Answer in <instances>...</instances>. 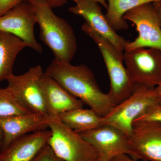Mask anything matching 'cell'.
I'll list each match as a JSON object with an SVG mask.
<instances>
[{
	"instance_id": "cell-5",
	"label": "cell",
	"mask_w": 161,
	"mask_h": 161,
	"mask_svg": "<svg viewBox=\"0 0 161 161\" xmlns=\"http://www.w3.org/2000/svg\"><path fill=\"white\" fill-rule=\"evenodd\" d=\"M157 103H160L155 88L135 85L132 95L114 107L102 118V124L112 126L130 136L134 121Z\"/></svg>"
},
{
	"instance_id": "cell-12",
	"label": "cell",
	"mask_w": 161,
	"mask_h": 161,
	"mask_svg": "<svg viewBox=\"0 0 161 161\" xmlns=\"http://www.w3.org/2000/svg\"><path fill=\"white\" fill-rule=\"evenodd\" d=\"M75 6L69 11L75 15L81 16L90 27L112 43L119 51L124 53L129 41L119 36L110 26L103 13L101 6L93 0H72Z\"/></svg>"
},
{
	"instance_id": "cell-9",
	"label": "cell",
	"mask_w": 161,
	"mask_h": 161,
	"mask_svg": "<svg viewBox=\"0 0 161 161\" xmlns=\"http://www.w3.org/2000/svg\"><path fill=\"white\" fill-rule=\"evenodd\" d=\"M79 134L97 150V161H110L121 154H128L135 159L130 136L115 127L101 124L95 129Z\"/></svg>"
},
{
	"instance_id": "cell-18",
	"label": "cell",
	"mask_w": 161,
	"mask_h": 161,
	"mask_svg": "<svg viewBox=\"0 0 161 161\" xmlns=\"http://www.w3.org/2000/svg\"><path fill=\"white\" fill-rule=\"evenodd\" d=\"M106 19L115 31L125 30L128 27L127 21L123 19L127 12L137 6L161 0H108Z\"/></svg>"
},
{
	"instance_id": "cell-1",
	"label": "cell",
	"mask_w": 161,
	"mask_h": 161,
	"mask_svg": "<svg viewBox=\"0 0 161 161\" xmlns=\"http://www.w3.org/2000/svg\"><path fill=\"white\" fill-rule=\"evenodd\" d=\"M44 73L102 118L115 106L108 93L101 91L94 73L86 64L74 65L54 59Z\"/></svg>"
},
{
	"instance_id": "cell-10",
	"label": "cell",
	"mask_w": 161,
	"mask_h": 161,
	"mask_svg": "<svg viewBox=\"0 0 161 161\" xmlns=\"http://www.w3.org/2000/svg\"><path fill=\"white\" fill-rule=\"evenodd\" d=\"M37 18L29 2L23 1L0 16V31L16 36L29 45V47L39 53L42 46L35 37L34 26Z\"/></svg>"
},
{
	"instance_id": "cell-13",
	"label": "cell",
	"mask_w": 161,
	"mask_h": 161,
	"mask_svg": "<svg viewBox=\"0 0 161 161\" xmlns=\"http://www.w3.org/2000/svg\"><path fill=\"white\" fill-rule=\"evenodd\" d=\"M51 130L32 132L18 137L0 152V161H30L48 144Z\"/></svg>"
},
{
	"instance_id": "cell-27",
	"label": "cell",
	"mask_w": 161,
	"mask_h": 161,
	"mask_svg": "<svg viewBox=\"0 0 161 161\" xmlns=\"http://www.w3.org/2000/svg\"><path fill=\"white\" fill-rule=\"evenodd\" d=\"M93 1L97 2L102 6H103L106 9L108 8V4H107L106 0H93Z\"/></svg>"
},
{
	"instance_id": "cell-6",
	"label": "cell",
	"mask_w": 161,
	"mask_h": 161,
	"mask_svg": "<svg viewBox=\"0 0 161 161\" xmlns=\"http://www.w3.org/2000/svg\"><path fill=\"white\" fill-rule=\"evenodd\" d=\"M124 60L128 75L135 85L155 88L161 80V52L140 47L125 51Z\"/></svg>"
},
{
	"instance_id": "cell-24",
	"label": "cell",
	"mask_w": 161,
	"mask_h": 161,
	"mask_svg": "<svg viewBox=\"0 0 161 161\" xmlns=\"http://www.w3.org/2000/svg\"><path fill=\"white\" fill-rule=\"evenodd\" d=\"M110 161H146L142 160H136L126 154H121L116 156Z\"/></svg>"
},
{
	"instance_id": "cell-22",
	"label": "cell",
	"mask_w": 161,
	"mask_h": 161,
	"mask_svg": "<svg viewBox=\"0 0 161 161\" xmlns=\"http://www.w3.org/2000/svg\"><path fill=\"white\" fill-rule=\"evenodd\" d=\"M23 2V0H0V16Z\"/></svg>"
},
{
	"instance_id": "cell-8",
	"label": "cell",
	"mask_w": 161,
	"mask_h": 161,
	"mask_svg": "<svg viewBox=\"0 0 161 161\" xmlns=\"http://www.w3.org/2000/svg\"><path fill=\"white\" fill-rule=\"evenodd\" d=\"M43 72L40 65L30 68L22 75H12L7 79V89L23 106L31 112L46 115L41 86Z\"/></svg>"
},
{
	"instance_id": "cell-16",
	"label": "cell",
	"mask_w": 161,
	"mask_h": 161,
	"mask_svg": "<svg viewBox=\"0 0 161 161\" xmlns=\"http://www.w3.org/2000/svg\"><path fill=\"white\" fill-rule=\"evenodd\" d=\"M29 45L16 36L0 31V81L13 75V69L18 55Z\"/></svg>"
},
{
	"instance_id": "cell-20",
	"label": "cell",
	"mask_w": 161,
	"mask_h": 161,
	"mask_svg": "<svg viewBox=\"0 0 161 161\" xmlns=\"http://www.w3.org/2000/svg\"><path fill=\"white\" fill-rule=\"evenodd\" d=\"M30 161H64L59 158L48 144L39 151Z\"/></svg>"
},
{
	"instance_id": "cell-3",
	"label": "cell",
	"mask_w": 161,
	"mask_h": 161,
	"mask_svg": "<svg viewBox=\"0 0 161 161\" xmlns=\"http://www.w3.org/2000/svg\"><path fill=\"white\" fill-rule=\"evenodd\" d=\"M81 28L95 41L102 55L110 78V88L108 94L114 105H117L130 97L135 89V85L124 65V53L119 51L108 40L86 22Z\"/></svg>"
},
{
	"instance_id": "cell-2",
	"label": "cell",
	"mask_w": 161,
	"mask_h": 161,
	"mask_svg": "<svg viewBox=\"0 0 161 161\" xmlns=\"http://www.w3.org/2000/svg\"><path fill=\"white\" fill-rule=\"evenodd\" d=\"M29 2L36 14L40 40L53 52L55 59L70 62L77 47L76 36L71 26L55 14L53 8L45 1L33 0Z\"/></svg>"
},
{
	"instance_id": "cell-26",
	"label": "cell",
	"mask_w": 161,
	"mask_h": 161,
	"mask_svg": "<svg viewBox=\"0 0 161 161\" xmlns=\"http://www.w3.org/2000/svg\"><path fill=\"white\" fill-rule=\"evenodd\" d=\"M156 92L158 97L160 103L161 104V80L158 85L155 87Z\"/></svg>"
},
{
	"instance_id": "cell-25",
	"label": "cell",
	"mask_w": 161,
	"mask_h": 161,
	"mask_svg": "<svg viewBox=\"0 0 161 161\" xmlns=\"http://www.w3.org/2000/svg\"><path fill=\"white\" fill-rule=\"evenodd\" d=\"M153 6L155 7L158 15L160 23L161 26V1L154 2L153 3Z\"/></svg>"
},
{
	"instance_id": "cell-7",
	"label": "cell",
	"mask_w": 161,
	"mask_h": 161,
	"mask_svg": "<svg viewBox=\"0 0 161 161\" xmlns=\"http://www.w3.org/2000/svg\"><path fill=\"white\" fill-rule=\"evenodd\" d=\"M123 19L135 25L138 36L129 41L125 51L140 47L156 48L161 52V26L153 3L143 4L127 12Z\"/></svg>"
},
{
	"instance_id": "cell-23",
	"label": "cell",
	"mask_w": 161,
	"mask_h": 161,
	"mask_svg": "<svg viewBox=\"0 0 161 161\" xmlns=\"http://www.w3.org/2000/svg\"><path fill=\"white\" fill-rule=\"evenodd\" d=\"M33 0H23L26 2H30ZM48 3L52 8L60 7L66 4L68 0H43Z\"/></svg>"
},
{
	"instance_id": "cell-15",
	"label": "cell",
	"mask_w": 161,
	"mask_h": 161,
	"mask_svg": "<svg viewBox=\"0 0 161 161\" xmlns=\"http://www.w3.org/2000/svg\"><path fill=\"white\" fill-rule=\"evenodd\" d=\"M0 127L4 134L1 150L18 137L48 128L45 115L35 112L1 117Z\"/></svg>"
},
{
	"instance_id": "cell-21",
	"label": "cell",
	"mask_w": 161,
	"mask_h": 161,
	"mask_svg": "<svg viewBox=\"0 0 161 161\" xmlns=\"http://www.w3.org/2000/svg\"><path fill=\"white\" fill-rule=\"evenodd\" d=\"M136 120L151 121L161 123V104L153 106Z\"/></svg>"
},
{
	"instance_id": "cell-19",
	"label": "cell",
	"mask_w": 161,
	"mask_h": 161,
	"mask_svg": "<svg viewBox=\"0 0 161 161\" xmlns=\"http://www.w3.org/2000/svg\"><path fill=\"white\" fill-rule=\"evenodd\" d=\"M32 112L21 104L7 88H0V118Z\"/></svg>"
},
{
	"instance_id": "cell-4",
	"label": "cell",
	"mask_w": 161,
	"mask_h": 161,
	"mask_svg": "<svg viewBox=\"0 0 161 161\" xmlns=\"http://www.w3.org/2000/svg\"><path fill=\"white\" fill-rule=\"evenodd\" d=\"M51 136L48 145L64 161H97V150L79 134L64 124L58 116L45 115Z\"/></svg>"
},
{
	"instance_id": "cell-28",
	"label": "cell",
	"mask_w": 161,
	"mask_h": 161,
	"mask_svg": "<svg viewBox=\"0 0 161 161\" xmlns=\"http://www.w3.org/2000/svg\"><path fill=\"white\" fill-rule=\"evenodd\" d=\"M3 137H4V134H3V130L0 127V152H1L2 145H3Z\"/></svg>"
},
{
	"instance_id": "cell-17",
	"label": "cell",
	"mask_w": 161,
	"mask_h": 161,
	"mask_svg": "<svg viewBox=\"0 0 161 161\" xmlns=\"http://www.w3.org/2000/svg\"><path fill=\"white\" fill-rule=\"evenodd\" d=\"M64 124L78 133L93 130L102 124V117L92 109L78 108L58 115Z\"/></svg>"
},
{
	"instance_id": "cell-14",
	"label": "cell",
	"mask_w": 161,
	"mask_h": 161,
	"mask_svg": "<svg viewBox=\"0 0 161 161\" xmlns=\"http://www.w3.org/2000/svg\"><path fill=\"white\" fill-rule=\"evenodd\" d=\"M41 86L47 115L58 116L69 110L83 108V103L51 77L43 73Z\"/></svg>"
},
{
	"instance_id": "cell-11",
	"label": "cell",
	"mask_w": 161,
	"mask_h": 161,
	"mask_svg": "<svg viewBox=\"0 0 161 161\" xmlns=\"http://www.w3.org/2000/svg\"><path fill=\"white\" fill-rule=\"evenodd\" d=\"M130 141L136 160L161 161L160 123L135 121Z\"/></svg>"
}]
</instances>
